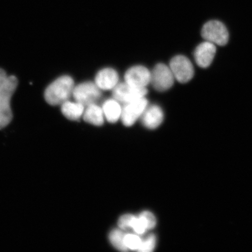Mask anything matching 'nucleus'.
Returning a JSON list of instances; mask_svg holds the SVG:
<instances>
[{"label":"nucleus","mask_w":252,"mask_h":252,"mask_svg":"<svg viewBox=\"0 0 252 252\" xmlns=\"http://www.w3.org/2000/svg\"><path fill=\"white\" fill-rule=\"evenodd\" d=\"M74 87V81L71 77L64 75L59 77L46 88V101L50 105H61L70 99Z\"/></svg>","instance_id":"obj_1"},{"label":"nucleus","mask_w":252,"mask_h":252,"mask_svg":"<svg viewBox=\"0 0 252 252\" xmlns=\"http://www.w3.org/2000/svg\"><path fill=\"white\" fill-rule=\"evenodd\" d=\"M216 53L214 44L205 41L198 45L194 52V59L200 67L207 68L212 64Z\"/></svg>","instance_id":"obj_10"},{"label":"nucleus","mask_w":252,"mask_h":252,"mask_svg":"<svg viewBox=\"0 0 252 252\" xmlns=\"http://www.w3.org/2000/svg\"><path fill=\"white\" fill-rule=\"evenodd\" d=\"M142 239L138 235L126 234L125 237V244L128 251H137L140 248Z\"/></svg>","instance_id":"obj_18"},{"label":"nucleus","mask_w":252,"mask_h":252,"mask_svg":"<svg viewBox=\"0 0 252 252\" xmlns=\"http://www.w3.org/2000/svg\"><path fill=\"white\" fill-rule=\"evenodd\" d=\"M126 233L122 231V229L113 230L109 234V240L113 247L120 251L126 252L128 250L125 244V237Z\"/></svg>","instance_id":"obj_16"},{"label":"nucleus","mask_w":252,"mask_h":252,"mask_svg":"<svg viewBox=\"0 0 252 252\" xmlns=\"http://www.w3.org/2000/svg\"><path fill=\"white\" fill-rule=\"evenodd\" d=\"M104 118L105 116L102 108L96 103L91 104L85 109L83 119L85 121L91 125L102 126L104 123Z\"/></svg>","instance_id":"obj_13"},{"label":"nucleus","mask_w":252,"mask_h":252,"mask_svg":"<svg viewBox=\"0 0 252 252\" xmlns=\"http://www.w3.org/2000/svg\"><path fill=\"white\" fill-rule=\"evenodd\" d=\"M175 78L169 67L164 64H157L151 72V83L155 89L163 92L171 88Z\"/></svg>","instance_id":"obj_5"},{"label":"nucleus","mask_w":252,"mask_h":252,"mask_svg":"<svg viewBox=\"0 0 252 252\" xmlns=\"http://www.w3.org/2000/svg\"><path fill=\"white\" fill-rule=\"evenodd\" d=\"M156 236L151 234L148 236L147 237L142 240L140 247L138 251L141 252H153L156 248Z\"/></svg>","instance_id":"obj_19"},{"label":"nucleus","mask_w":252,"mask_h":252,"mask_svg":"<svg viewBox=\"0 0 252 252\" xmlns=\"http://www.w3.org/2000/svg\"><path fill=\"white\" fill-rule=\"evenodd\" d=\"M100 88L92 82H85L75 86L72 93L75 101L85 107L95 103L101 96Z\"/></svg>","instance_id":"obj_4"},{"label":"nucleus","mask_w":252,"mask_h":252,"mask_svg":"<svg viewBox=\"0 0 252 252\" xmlns=\"http://www.w3.org/2000/svg\"><path fill=\"white\" fill-rule=\"evenodd\" d=\"M203 38L214 45L223 46L228 43L229 34L225 25L218 21L208 22L203 27Z\"/></svg>","instance_id":"obj_3"},{"label":"nucleus","mask_w":252,"mask_h":252,"mask_svg":"<svg viewBox=\"0 0 252 252\" xmlns=\"http://www.w3.org/2000/svg\"><path fill=\"white\" fill-rule=\"evenodd\" d=\"M140 215L146 220L149 229H152L155 227L157 220L155 216L153 213L149 212H144L140 214Z\"/></svg>","instance_id":"obj_21"},{"label":"nucleus","mask_w":252,"mask_h":252,"mask_svg":"<svg viewBox=\"0 0 252 252\" xmlns=\"http://www.w3.org/2000/svg\"><path fill=\"white\" fill-rule=\"evenodd\" d=\"M148 93L146 88H138L125 83H120L113 89V99L124 104L145 97Z\"/></svg>","instance_id":"obj_7"},{"label":"nucleus","mask_w":252,"mask_h":252,"mask_svg":"<svg viewBox=\"0 0 252 252\" xmlns=\"http://www.w3.org/2000/svg\"><path fill=\"white\" fill-rule=\"evenodd\" d=\"M17 86V78L14 75L8 76L0 92V129L5 127L12 121L11 99Z\"/></svg>","instance_id":"obj_2"},{"label":"nucleus","mask_w":252,"mask_h":252,"mask_svg":"<svg viewBox=\"0 0 252 252\" xmlns=\"http://www.w3.org/2000/svg\"><path fill=\"white\" fill-rule=\"evenodd\" d=\"M63 115L70 121H77L83 116L85 107L80 103L76 101L71 102L70 100L61 105Z\"/></svg>","instance_id":"obj_15"},{"label":"nucleus","mask_w":252,"mask_h":252,"mask_svg":"<svg viewBox=\"0 0 252 252\" xmlns=\"http://www.w3.org/2000/svg\"><path fill=\"white\" fill-rule=\"evenodd\" d=\"M147 106L148 100L145 97L124 104L122 108L121 118L123 124L127 127L133 126L141 118Z\"/></svg>","instance_id":"obj_8"},{"label":"nucleus","mask_w":252,"mask_h":252,"mask_svg":"<svg viewBox=\"0 0 252 252\" xmlns=\"http://www.w3.org/2000/svg\"><path fill=\"white\" fill-rule=\"evenodd\" d=\"M118 72L112 68H106L97 72L94 83L100 90H113L118 84Z\"/></svg>","instance_id":"obj_12"},{"label":"nucleus","mask_w":252,"mask_h":252,"mask_svg":"<svg viewBox=\"0 0 252 252\" xmlns=\"http://www.w3.org/2000/svg\"><path fill=\"white\" fill-rule=\"evenodd\" d=\"M126 83L138 88H146L151 83V72L142 65L134 66L126 71Z\"/></svg>","instance_id":"obj_9"},{"label":"nucleus","mask_w":252,"mask_h":252,"mask_svg":"<svg viewBox=\"0 0 252 252\" xmlns=\"http://www.w3.org/2000/svg\"><path fill=\"white\" fill-rule=\"evenodd\" d=\"M141 119L142 124L145 127L149 129H155L163 122L162 110L158 105L147 106L141 116Z\"/></svg>","instance_id":"obj_11"},{"label":"nucleus","mask_w":252,"mask_h":252,"mask_svg":"<svg viewBox=\"0 0 252 252\" xmlns=\"http://www.w3.org/2000/svg\"><path fill=\"white\" fill-rule=\"evenodd\" d=\"M7 78L8 76L7 74H6L5 71L0 68V92H1L3 87H4Z\"/></svg>","instance_id":"obj_22"},{"label":"nucleus","mask_w":252,"mask_h":252,"mask_svg":"<svg viewBox=\"0 0 252 252\" xmlns=\"http://www.w3.org/2000/svg\"><path fill=\"white\" fill-rule=\"evenodd\" d=\"M104 116L110 123H116L121 118L122 107L115 99L106 100L102 107Z\"/></svg>","instance_id":"obj_14"},{"label":"nucleus","mask_w":252,"mask_h":252,"mask_svg":"<svg viewBox=\"0 0 252 252\" xmlns=\"http://www.w3.org/2000/svg\"><path fill=\"white\" fill-rule=\"evenodd\" d=\"M131 228L137 235H143L149 230L146 220L140 214L138 217L134 216L131 222Z\"/></svg>","instance_id":"obj_17"},{"label":"nucleus","mask_w":252,"mask_h":252,"mask_svg":"<svg viewBox=\"0 0 252 252\" xmlns=\"http://www.w3.org/2000/svg\"><path fill=\"white\" fill-rule=\"evenodd\" d=\"M134 216L132 214H125L119 219L118 225L120 229L126 230L130 229L131 222Z\"/></svg>","instance_id":"obj_20"},{"label":"nucleus","mask_w":252,"mask_h":252,"mask_svg":"<svg viewBox=\"0 0 252 252\" xmlns=\"http://www.w3.org/2000/svg\"><path fill=\"white\" fill-rule=\"evenodd\" d=\"M169 67L175 80L181 83H187L194 75L193 64L187 57L179 55L174 57L170 62Z\"/></svg>","instance_id":"obj_6"}]
</instances>
